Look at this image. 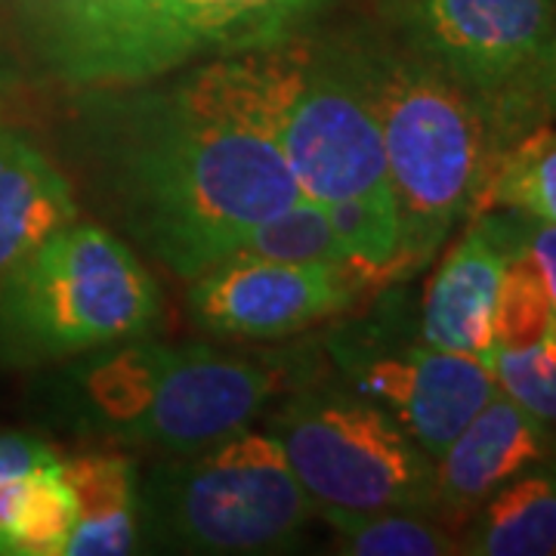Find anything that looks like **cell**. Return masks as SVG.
I'll return each mask as SVG.
<instances>
[{
    "label": "cell",
    "instance_id": "44dd1931",
    "mask_svg": "<svg viewBox=\"0 0 556 556\" xmlns=\"http://www.w3.org/2000/svg\"><path fill=\"white\" fill-rule=\"evenodd\" d=\"M485 118L492 139V161L519 137L556 124V25L541 43L535 60L522 68V75L492 105H485Z\"/></svg>",
    "mask_w": 556,
    "mask_h": 556
},
{
    "label": "cell",
    "instance_id": "7c38bea8",
    "mask_svg": "<svg viewBox=\"0 0 556 556\" xmlns=\"http://www.w3.org/2000/svg\"><path fill=\"white\" fill-rule=\"evenodd\" d=\"M514 254V211H489L467 219V229L430 276L420 309V340L437 350L489 356L495 350L497 291Z\"/></svg>",
    "mask_w": 556,
    "mask_h": 556
},
{
    "label": "cell",
    "instance_id": "5b68a950",
    "mask_svg": "<svg viewBox=\"0 0 556 556\" xmlns=\"http://www.w3.org/2000/svg\"><path fill=\"white\" fill-rule=\"evenodd\" d=\"M278 387L276 362L142 338L90 353L75 375L80 420L90 430L167 455L244 430Z\"/></svg>",
    "mask_w": 556,
    "mask_h": 556
},
{
    "label": "cell",
    "instance_id": "ac0fdd59",
    "mask_svg": "<svg viewBox=\"0 0 556 556\" xmlns=\"http://www.w3.org/2000/svg\"><path fill=\"white\" fill-rule=\"evenodd\" d=\"M334 529L340 554L353 556H452L460 554V535L437 514L424 510H318Z\"/></svg>",
    "mask_w": 556,
    "mask_h": 556
},
{
    "label": "cell",
    "instance_id": "8992f818",
    "mask_svg": "<svg viewBox=\"0 0 556 556\" xmlns=\"http://www.w3.org/2000/svg\"><path fill=\"white\" fill-rule=\"evenodd\" d=\"M316 514L266 430H236L159 460L139 479V544L149 551L251 556L291 551Z\"/></svg>",
    "mask_w": 556,
    "mask_h": 556
},
{
    "label": "cell",
    "instance_id": "ffe728a7",
    "mask_svg": "<svg viewBox=\"0 0 556 556\" xmlns=\"http://www.w3.org/2000/svg\"><path fill=\"white\" fill-rule=\"evenodd\" d=\"M60 464L62 457H50L25 477L7 541L10 556H62L65 538L78 519V504L62 479Z\"/></svg>",
    "mask_w": 556,
    "mask_h": 556
},
{
    "label": "cell",
    "instance_id": "603a6c76",
    "mask_svg": "<svg viewBox=\"0 0 556 556\" xmlns=\"http://www.w3.org/2000/svg\"><path fill=\"white\" fill-rule=\"evenodd\" d=\"M556 328L554 306L538 278L535 266L514 254L495 306V346H529Z\"/></svg>",
    "mask_w": 556,
    "mask_h": 556
},
{
    "label": "cell",
    "instance_id": "e0dca14e",
    "mask_svg": "<svg viewBox=\"0 0 556 556\" xmlns=\"http://www.w3.org/2000/svg\"><path fill=\"white\" fill-rule=\"evenodd\" d=\"M517 211L556 226V127H538L510 142L489 167L477 214ZM470 217V219H473Z\"/></svg>",
    "mask_w": 556,
    "mask_h": 556
},
{
    "label": "cell",
    "instance_id": "d4e9b609",
    "mask_svg": "<svg viewBox=\"0 0 556 556\" xmlns=\"http://www.w3.org/2000/svg\"><path fill=\"white\" fill-rule=\"evenodd\" d=\"M50 457H56V452L40 439L28 433H0V489L13 479L31 473Z\"/></svg>",
    "mask_w": 556,
    "mask_h": 556
},
{
    "label": "cell",
    "instance_id": "3957f363",
    "mask_svg": "<svg viewBox=\"0 0 556 556\" xmlns=\"http://www.w3.org/2000/svg\"><path fill=\"white\" fill-rule=\"evenodd\" d=\"M383 139L399 211V281L420 273L477 214L492 164L489 118L477 97L439 72L383 22L340 35Z\"/></svg>",
    "mask_w": 556,
    "mask_h": 556
},
{
    "label": "cell",
    "instance_id": "8fae6325",
    "mask_svg": "<svg viewBox=\"0 0 556 556\" xmlns=\"http://www.w3.org/2000/svg\"><path fill=\"white\" fill-rule=\"evenodd\" d=\"M362 294L338 263L223 260L192 278L189 313L219 338L278 340L338 316Z\"/></svg>",
    "mask_w": 556,
    "mask_h": 556
},
{
    "label": "cell",
    "instance_id": "d6986e66",
    "mask_svg": "<svg viewBox=\"0 0 556 556\" xmlns=\"http://www.w3.org/2000/svg\"><path fill=\"white\" fill-rule=\"evenodd\" d=\"M226 260H273V263H338L346 266L340 241L328 223L325 204L303 199L257 226H251ZM223 263V260H219Z\"/></svg>",
    "mask_w": 556,
    "mask_h": 556
},
{
    "label": "cell",
    "instance_id": "6da1fadb",
    "mask_svg": "<svg viewBox=\"0 0 556 556\" xmlns=\"http://www.w3.org/2000/svg\"><path fill=\"white\" fill-rule=\"evenodd\" d=\"M97 93L102 192L127 236L174 276L192 281L251 226L306 199L273 142L192 100L179 80Z\"/></svg>",
    "mask_w": 556,
    "mask_h": 556
},
{
    "label": "cell",
    "instance_id": "7402d4cb",
    "mask_svg": "<svg viewBox=\"0 0 556 556\" xmlns=\"http://www.w3.org/2000/svg\"><path fill=\"white\" fill-rule=\"evenodd\" d=\"M485 362L497 393L556 430V328L529 346H495Z\"/></svg>",
    "mask_w": 556,
    "mask_h": 556
},
{
    "label": "cell",
    "instance_id": "277c9868",
    "mask_svg": "<svg viewBox=\"0 0 556 556\" xmlns=\"http://www.w3.org/2000/svg\"><path fill=\"white\" fill-rule=\"evenodd\" d=\"M334 0H47L43 56L80 90L142 87L291 38Z\"/></svg>",
    "mask_w": 556,
    "mask_h": 556
},
{
    "label": "cell",
    "instance_id": "30bf717a",
    "mask_svg": "<svg viewBox=\"0 0 556 556\" xmlns=\"http://www.w3.org/2000/svg\"><path fill=\"white\" fill-rule=\"evenodd\" d=\"M383 25L485 105L556 25V0H383Z\"/></svg>",
    "mask_w": 556,
    "mask_h": 556
},
{
    "label": "cell",
    "instance_id": "7a4b0ae2",
    "mask_svg": "<svg viewBox=\"0 0 556 556\" xmlns=\"http://www.w3.org/2000/svg\"><path fill=\"white\" fill-rule=\"evenodd\" d=\"M179 87L273 142L303 195L318 204H396L383 139L340 38H291L201 62Z\"/></svg>",
    "mask_w": 556,
    "mask_h": 556
},
{
    "label": "cell",
    "instance_id": "9c48e42d",
    "mask_svg": "<svg viewBox=\"0 0 556 556\" xmlns=\"http://www.w3.org/2000/svg\"><path fill=\"white\" fill-rule=\"evenodd\" d=\"M331 356L350 393L383 408L433 460L497 390L485 358L424 340L393 343L378 331H353L331 340Z\"/></svg>",
    "mask_w": 556,
    "mask_h": 556
},
{
    "label": "cell",
    "instance_id": "5bb4252c",
    "mask_svg": "<svg viewBox=\"0 0 556 556\" xmlns=\"http://www.w3.org/2000/svg\"><path fill=\"white\" fill-rule=\"evenodd\" d=\"M78 214L60 167L20 130L0 127V281Z\"/></svg>",
    "mask_w": 556,
    "mask_h": 556
},
{
    "label": "cell",
    "instance_id": "9a60e30c",
    "mask_svg": "<svg viewBox=\"0 0 556 556\" xmlns=\"http://www.w3.org/2000/svg\"><path fill=\"white\" fill-rule=\"evenodd\" d=\"M78 519L62 556H121L139 544V473L134 460L115 452H87L62 460Z\"/></svg>",
    "mask_w": 556,
    "mask_h": 556
},
{
    "label": "cell",
    "instance_id": "4fadbf2b",
    "mask_svg": "<svg viewBox=\"0 0 556 556\" xmlns=\"http://www.w3.org/2000/svg\"><path fill=\"white\" fill-rule=\"evenodd\" d=\"M554 442L556 430L495 390L437 457V517L464 529L497 489L532 470Z\"/></svg>",
    "mask_w": 556,
    "mask_h": 556
},
{
    "label": "cell",
    "instance_id": "52a82bcc",
    "mask_svg": "<svg viewBox=\"0 0 556 556\" xmlns=\"http://www.w3.org/2000/svg\"><path fill=\"white\" fill-rule=\"evenodd\" d=\"M161 325V291L109 229L68 223L0 281V346L20 362L87 356Z\"/></svg>",
    "mask_w": 556,
    "mask_h": 556
},
{
    "label": "cell",
    "instance_id": "cb8c5ba5",
    "mask_svg": "<svg viewBox=\"0 0 556 556\" xmlns=\"http://www.w3.org/2000/svg\"><path fill=\"white\" fill-rule=\"evenodd\" d=\"M517 251L535 266L556 316V226L517 214Z\"/></svg>",
    "mask_w": 556,
    "mask_h": 556
},
{
    "label": "cell",
    "instance_id": "2e32d148",
    "mask_svg": "<svg viewBox=\"0 0 556 556\" xmlns=\"http://www.w3.org/2000/svg\"><path fill=\"white\" fill-rule=\"evenodd\" d=\"M460 554H556V442L532 470L489 497L460 532Z\"/></svg>",
    "mask_w": 556,
    "mask_h": 556
},
{
    "label": "cell",
    "instance_id": "ba28073f",
    "mask_svg": "<svg viewBox=\"0 0 556 556\" xmlns=\"http://www.w3.org/2000/svg\"><path fill=\"white\" fill-rule=\"evenodd\" d=\"M266 433L316 501V514H437V460L368 399L303 390L278 405Z\"/></svg>",
    "mask_w": 556,
    "mask_h": 556
}]
</instances>
